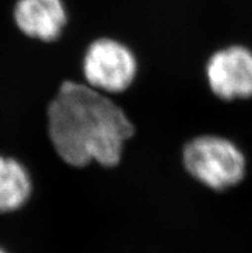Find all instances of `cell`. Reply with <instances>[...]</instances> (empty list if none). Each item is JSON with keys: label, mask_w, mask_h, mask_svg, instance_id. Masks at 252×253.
I'll use <instances>...</instances> for the list:
<instances>
[{"label": "cell", "mask_w": 252, "mask_h": 253, "mask_svg": "<svg viewBox=\"0 0 252 253\" xmlns=\"http://www.w3.org/2000/svg\"><path fill=\"white\" fill-rule=\"evenodd\" d=\"M48 135L55 153L72 167L120 164L135 127L109 95L85 83L66 80L47 108Z\"/></svg>", "instance_id": "obj_1"}, {"label": "cell", "mask_w": 252, "mask_h": 253, "mask_svg": "<svg viewBox=\"0 0 252 253\" xmlns=\"http://www.w3.org/2000/svg\"><path fill=\"white\" fill-rule=\"evenodd\" d=\"M183 166L196 181L223 192L238 185L246 175V157L233 141L219 135H200L187 141Z\"/></svg>", "instance_id": "obj_2"}, {"label": "cell", "mask_w": 252, "mask_h": 253, "mask_svg": "<svg viewBox=\"0 0 252 253\" xmlns=\"http://www.w3.org/2000/svg\"><path fill=\"white\" fill-rule=\"evenodd\" d=\"M84 81L107 95L124 93L134 84L138 59L120 40L99 38L88 45L81 63Z\"/></svg>", "instance_id": "obj_3"}, {"label": "cell", "mask_w": 252, "mask_h": 253, "mask_svg": "<svg viewBox=\"0 0 252 253\" xmlns=\"http://www.w3.org/2000/svg\"><path fill=\"white\" fill-rule=\"evenodd\" d=\"M204 75L211 93L225 102L252 96V51L242 45L219 49L210 55Z\"/></svg>", "instance_id": "obj_4"}, {"label": "cell", "mask_w": 252, "mask_h": 253, "mask_svg": "<svg viewBox=\"0 0 252 253\" xmlns=\"http://www.w3.org/2000/svg\"><path fill=\"white\" fill-rule=\"evenodd\" d=\"M13 18L23 35L43 42L61 38L68 21L63 0H17Z\"/></svg>", "instance_id": "obj_5"}, {"label": "cell", "mask_w": 252, "mask_h": 253, "mask_svg": "<svg viewBox=\"0 0 252 253\" xmlns=\"http://www.w3.org/2000/svg\"><path fill=\"white\" fill-rule=\"evenodd\" d=\"M32 194V180L19 161L0 154V213L22 209Z\"/></svg>", "instance_id": "obj_6"}, {"label": "cell", "mask_w": 252, "mask_h": 253, "mask_svg": "<svg viewBox=\"0 0 252 253\" xmlns=\"http://www.w3.org/2000/svg\"><path fill=\"white\" fill-rule=\"evenodd\" d=\"M0 253H8V252H6V251H4L3 248H0Z\"/></svg>", "instance_id": "obj_7"}]
</instances>
